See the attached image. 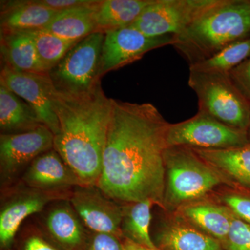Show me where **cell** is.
<instances>
[{"label": "cell", "mask_w": 250, "mask_h": 250, "mask_svg": "<svg viewBox=\"0 0 250 250\" xmlns=\"http://www.w3.org/2000/svg\"><path fill=\"white\" fill-rule=\"evenodd\" d=\"M250 192V191H249Z\"/></svg>", "instance_id": "obj_35"}, {"label": "cell", "mask_w": 250, "mask_h": 250, "mask_svg": "<svg viewBox=\"0 0 250 250\" xmlns=\"http://www.w3.org/2000/svg\"><path fill=\"white\" fill-rule=\"evenodd\" d=\"M94 1L95 0H38L42 6L57 12L86 6L93 3Z\"/></svg>", "instance_id": "obj_32"}, {"label": "cell", "mask_w": 250, "mask_h": 250, "mask_svg": "<svg viewBox=\"0 0 250 250\" xmlns=\"http://www.w3.org/2000/svg\"><path fill=\"white\" fill-rule=\"evenodd\" d=\"M43 225L52 241L65 250H85L89 238L88 229L69 200L52 202Z\"/></svg>", "instance_id": "obj_15"}, {"label": "cell", "mask_w": 250, "mask_h": 250, "mask_svg": "<svg viewBox=\"0 0 250 250\" xmlns=\"http://www.w3.org/2000/svg\"><path fill=\"white\" fill-rule=\"evenodd\" d=\"M151 103L112 99L111 121L98 186L116 202L150 200L163 207L169 126Z\"/></svg>", "instance_id": "obj_1"}, {"label": "cell", "mask_w": 250, "mask_h": 250, "mask_svg": "<svg viewBox=\"0 0 250 250\" xmlns=\"http://www.w3.org/2000/svg\"><path fill=\"white\" fill-rule=\"evenodd\" d=\"M54 135L45 125L34 131L0 135V181L9 188L38 156L54 149Z\"/></svg>", "instance_id": "obj_8"}, {"label": "cell", "mask_w": 250, "mask_h": 250, "mask_svg": "<svg viewBox=\"0 0 250 250\" xmlns=\"http://www.w3.org/2000/svg\"><path fill=\"white\" fill-rule=\"evenodd\" d=\"M154 0H100L95 11L98 32L129 27Z\"/></svg>", "instance_id": "obj_23"}, {"label": "cell", "mask_w": 250, "mask_h": 250, "mask_svg": "<svg viewBox=\"0 0 250 250\" xmlns=\"http://www.w3.org/2000/svg\"><path fill=\"white\" fill-rule=\"evenodd\" d=\"M176 215L225 246L233 213L223 205L197 200L179 207Z\"/></svg>", "instance_id": "obj_17"}, {"label": "cell", "mask_w": 250, "mask_h": 250, "mask_svg": "<svg viewBox=\"0 0 250 250\" xmlns=\"http://www.w3.org/2000/svg\"><path fill=\"white\" fill-rule=\"evenodd\" d=\"M21 180L27 187L47 191H67L82 185L54 149L38 156L24 171Z\"/></svg>", "instance_id": "obj_14"}, {"label": "cell", "mask_w": 250, "mask_h": 250, "mask_svg": "<svg viewBox=\"0 0 250 250\" xmlns=\"http://www.w3.org/2000/svg\"><path fill=\"white\" fill-rule=\"evenodd\" d=\"M21 250H59L38 230L28 233L23 241Z\"/></svg>", "instance_id": "obj_31"}, {"label": "cell", "mask_w": 250, "mask_h": 250, "mask_svg": "<svg viewBox=\"0 0 250 250\" xmlns=\"http://www.w3.org/2000/svg\"><path fill=\"white\" fill-rule=\"evenodd\" d=\"M8 192L1 202L0 210V243L2 248L14 241L24 220L34 213L42 211L49 204L69 200L72 190L47 191L24 185Z\"/></svg>", "instance_id": "obj_11"}, {"label": "cell", "mask_w": 250, "mask_h": 250, "mask_svg": "<svg viewBox=\"0 0 250 250\" xmlns=\"http://www.w3.org/2000/svg\"><path fill=\"white\" fill-rule=\"evenodd\" d=\"M1 64L16 71L48 73L41 63L29 31H4L0 35Z\"/></svg>", "instance_id": "obj_20"}, {"label": "cell", "mask_w": 250, "mask_h": 250, "mask_svg": "<svg viewBox=\"0 0 250 250\" xmlns=\"http://www.w3.org/2000/svg\"><path fill=\"white\" fill-rule=\"evenodd\" d=\"M69 201L90 231L123 236V206L106 196L98 186L74 188Z\"/></svg>", "instance_id": "obj_12"}, {"label": "cell", "mask_w": 250, "mask_h": 250, "mask_svg": "<svg viewBox=\"0 0 250 250\" xmlns=\"http://www.w3.org/2000/svg\"><path fill=\"white\" fill-rule=\"evenodd\" d=\"M175 36H148L134 28L126 27L104 33L100 76L132 63L154 49L173 45Z\"/></svg>", "instance_id": "obj_10"}, {"label": "cell", "mask_w": 250, "mask_h": 250, "mask_svg": "<svg viewBox=\"0 0 250 250\" xmlns=\"http://www.w3.org/2000/svg\"><path fill=\"white\" fill-rule=\"evenodd\" d=\"M154 202L150 200L127 203L123 206L121 232L126 239L156 249L150 236L151 208Z\"/></svg>", "instance_id": "obj_24"}, {"label": "cell", "mask_w": 250, "mask_h": 250, "mask_svg": "<svg viewBox=\"0 0 250 250\" xmlns=\"http://www.w3.org/2000/svg\"><path fill=\"white\" fill-rule=\"evenodd\" d=\"M188 85L196 94L199 112L247 133L250 102L237 88L229 73L190 70Z\"/></svg>", "instance_id": "obj_5"}, {"label": "cell", "mask_w": 250, "mask_h": 250, "mask_svg": "<svg viewBox=\"0 0 250 250\" xmlns=\"http://www.w3.org/2000/svg\"><path fill=\"white\" fill-rule=\"evenodd\" d=\"M0 5L1 32L44 29L59 13L42 6L38 0L1 1Z\"/></svg>", "instance_id": "obj_18"}, {"label": "cell", "mask_w": 250, "mask_h": 250, "mask_svg": "<svg viewBox=\"0 0 250 250\" xmlns=\"http://www.w3.org/2000/svg\"><path fill=\"white\" fill-rule=\"evenodd\" d=\"M42 125H44L43 123L29 104L0 83L1 134L29 132Z\"/></svg>", "instance_id": "obj_21"}, {"label": "cell", "mask_w": 250, "mask_h": 250, "mask_svg": "<svg viewBox=\"0 0 250 250\" xmlns=\"http://www.w3.org/2000/svg\"><path fill=\"white\" fill-rule=\"evenodd\" d=\"M52 101L59 124L54 149L82 185H96L103 167L112 99L106 97L100 83L80 95H63L54 88Z\"/></svg>", "instance_id": "obj_2"}, {"label": "cell", "mask_w": 250, "mask_h": 250, "mask_svg": "<svg viewBox=\"0 0 250 250\" xmlns=\"http://www.w3.org/2000/svg\"><path fill=\"white\" fill-rule=\"evenodd\" d=\"M221 205L231 210L237 218L250 225V192L242 189H232L218 195Z\"/></svg>", "instance_id": "obj_27"}, {"label": "cell", "mask_w": 250, "mask_h": 250, "mask_svg": "<svg viewBox=\"0 0 250 250\" xmlns=\"http://www.w3.org/2000/svg\"><path fill=\"white\" fill-rule=\"evenodd\" d=\"M215 0H154L130 27L145 35L177 36Z\"/></svg>", "instance_id": "obj_9"}, {"label": "cell", "mask_w": 250, "mask_h": 250, "mask_svg": "<svg viewBox=\"0 0 250 250\" xmlns=\"http://www.w3.org/2000/svg\"><path fill=\"white\" fill-rule=\"evenodd\" d=\"M104 33L95 32L77 42L48 72L54 88L63 95L88 93L101 83L100 62Z\"/></svg>", "instance_id": "obj_6"}, {"label": "cell", "mask_w": 250, "mask_h": 250, "mask_svg": "<svg viewBox=\"0 0 250 250\" xmlns=\"http://www.w3.org/2000/svg\"><path fill=\"white\" fill-rule=\"evenodd\" d=\"M156 240L164 250H223L215 238L192 226L178 215L161 224Z\"/></svg>", "instance_id": "obj_19"}, {"label": "cell", "mask_w": 250, "mask_h": 250, "mask_svg": "<svg viewBox=\"0 0 250 250\" xmlns=\"http://www.w3.org/2000/svg\"><path fill=\"white\" fill-rule=\"evenodd\" d=\"M85 250H123V244L115 235L90 231Z\"/></svg>", "instance_id": "obj_29"}, {"label": "cell", "mask_w": 250, "mask_h": 250, "mask_svg": "<svg viewBox=\"0 0 250 250\" xmlns=\"http://www.w3.org/2000/svg\"><path fill=\"white\" fill-rule=\"evenodd\" d=\"M225 246L227 250H250V225L233 214Z\"/></svg>", "instance_id": "obj_28"}, {"label": "cell", "mask_w": 250, "mask_h": 250, "mask_svg": "<svg viewBox=\"0 0 250 250\" xmlns=\"http://www.w3.org/2000/svg\"><path fill=\"white\" fill-rule=\"evenodd\" d=\"M100 0L86 6L60 11L45 30L66 40L78 41L97 31L95 14Z\"/></svg>", "instance_id": "obj_22"}, {"label": "cell", "mask_w": 250, "mask_h": 250, "mask_svg": "<svg viewBox=\"0 0 250 250\" xmlns=\"http://www.w3.org/2000/svg\"><path fill=\"white\" fill-rule=\"evenodd\" d=\"M250 38V0H215L182 34L174 48L189 66Z\"/></svg>", "instance_id": "obj_3"}, {"label": "cell", "mask_w": 250, "mask_h": 250, "mask_svg": "<svg viewBox=\"0 0 250 250\" xmlns=\"http://www.w3.org/2000/svg\"><path fill=\"white\" fill-rule=\"evenodd\" d=\"M247 135H248V141H249V143L250 144V122L249 127H248V131H247Z\"/></svg>", "instance_id": "obj_34"}, {"label": "cell", "mask_w": 250, "mask_h": 250, "mask_svg": "<svg viewBox=\"0 0 250 250\" xmlns=\"http://www.w3.org/2000/svg\"><path fill=\"white\" fill-rule=\"evenodd\" d=\"M34 40L38 55L46 71L55 66L78 41L66 40L45 30L28 31Z\"/></svg>", "instance_id": "obj_26"}, {"label": "cell", "mask_w": 250, "mask_h": 250, "mask_svg": "<svg viewBox=\"0 0 250 250\" xmlns=\"http://www.w3.org/2000/svg\"><path fill=\"white\" fill-rule=\"evenodd\" d=\"M250 56V38L228 46L218 54L190 67L199 72L229 73Z\"/></svg>", "instance_id": "obj_25"}, {"label": "cell", "mask_w": 250, "mask_h": 250, "mask_svg": "<svg viewBox=\"0 0 250 250\" xmlns=\"http://www.w3.org/2000/svg\"><path fill=\"white\" fill-rule=\"evenodd\" d=\"M191 149L229 185L250 192V144L231 149Z\"/></svg>", "instance_id": "obj_16"}, {"label": "cell", "mask_w": 250, "mask_h": 250, "mask_svg": "<svg viewBox=\"0 0 250 250\" xmlns=\"http://www.w3.org/2000/svg\"><path fill=\"white\" fill-rule=\"evenodd\" d=\"M123 244V250H159L158 248L154 249V248L143 246V245L135 243V242L130 241V240L126 239V238Z\"/></svg>", "instance_id": "obj_33"}, {"label": "cell", "mask_w": 250, "mask_h": 250, "mask_svg": "<svg viewBox=\"0 0 250 250\" xmlns=\"http://www.w3.org/2000/svg\"><path fill=\"white\" fill-rule=\"evenodd\" d=\"M166 141L167 147L202 149H231L250 144L247 133L199 111L187 121L169 125Z\"/></svg>", "instance_id": "obj_7"}, {"label": "cell", "mask_w": 250, "mask_h": 250, "mask_svg": "<svg viewBox=\"0 0 250 250\" xmlns=\"http://www.w3.org/2000/svg\"><path fill=\"white\" fill-rule=\"evenodd\" d=\"M229 75L237 88L250 102V56L229 72Z\"/></svg>", "instance_id": "obj_30"}, {"label": "cell", "mask_w": 250, "mask_h": 250, "mask_svg": "<svg viewBox=\"0 0 250 250\" xmlns=\"http://www.w3.org/2000/svg\"><path fill=\"white\" fill-rule=\"evenodd\" d=\"M165 188L163 207L176 209L202 200L215 188L228 184L187 147H167L164 152Z\"/></svg>", "instance_id": "obj_4"}, {"label": "cell", "mask_w": 250, "mask_h": 250, "mask_svg": "<svg viewBox=\"0 0 250 250\" xmlns=\"http://www.w3.org/2000/svg\"><path fill=\"white\" fill-rule=\"evenodd\" d=\"M0 83L29 104L54 136L58 134L59 121L52 101L54 88L48 73L16 71L1 64Z\"/></svg>", "instance_id": "obj_13"}]
</instances>
